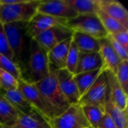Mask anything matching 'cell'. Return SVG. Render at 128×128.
<instances>
[{
  "instance_id": "7402d4cb",
  "label": "cell",
  "mask_w": 128,
  "mask_h": 128,
  "mask_svg": "<svg viewBox=\"0 0 128 128\" xmlns=\"http://www.w3.org/2000/svg\"><path fill=\"white\" fill-rule=\"evenodd\" d=\"M103 70L104 69L102 68L94 70L75 74L74 76L75 82L78 88L80 98L88 91V89L94 83V82L95 81V80L98 78V76H99V74L101 73Z\"/></svg>"
},
{
  "instance_id": "603a6c76",
  "label": "cell",
  "mask_w": 128,
  "mask_h": 128,
  "mask_svg": "<svg viewBox=\"0 0 128 128\" xmlns=\"http://www.w3.org/2000/svg\"><path fill=\"white\" fill-rule=\"evenodd\" d=\"M20 112L0 94V124H16Z\"/></svg>"
},
{
  "instance_id": "30bf717a",
  "label": "cell",
  "mask_w": 128,
  "mask_h": 128,
  "mask_svg": "<svg viewBox=\"0 0 128 128\" xmlns=\"http://www.w3.org/2000/svg\"><path fill=\"white\" fill-rule=\"evenodd\" d=\"M37 12L65 20L74 18L78 15L66 0L41 1L38 6Z\"/></svg>"
},
{
  "instance_id": "d590c367",
  "label": "cell",
  "mask_w": 128,
  "mask_h": 128,
  "mask_svg": "<svg viewBox=\"0 0 128 128\" xmlns=\"http://www.w3.org/2000/svg\"><path fill=\"white\" fill-rule=\"evenodd\" d=\"M91 128V127H89V128Z\"/></svg>"
},
{
  "instance_id": "ac0fdd59",
  "label": "cell",
  "mask_w": 128,
  "mask_h": 128,
  "mask_svg": "<svg viewBox=\"0 0 128 128\" xmlns=\"http://www.w3.org/2000/svg\"><path fill=\"white\" fill-rule=\"evenodd\" d=\"M0 94L21 114L30 112L33 108L18 89L4 90L0 88Z\"/></svg>"
},
{
  "instance_id": "4dcf8cb0",
  "label": "cell",
  "mask_w": 128,
  "mask_h": 128,
  "mask_svg": "<svg viewBox=\"0 0 128 128\" xmlns=\"http://www.w3.org/2000/svg\"><path fill=\"white\" fill-rule=\"evenodd\" d=\"M0 53L8 57L9 59L14 62V55L9 46V44L6 37L4 26L0 22Z\"/></svg>"
},
{
  "instance_id": "4fadbf2b",
  "label": "cell",
  "mask_w": 128,
  "mask_h": 128,
  "mask_svg": "<svg viewBox=\"0 0 128 128\" xmlns=\"http://www.w3.org/2000/svg\"><path fill=\"white\" fill-rule=\"evenodd\" d=\"M99 53L103 62L104 70H110L116 74L118 66L122 61L112 49L107 37L99 39Z\"/></svg>"
},
{
  "instance_id": "d4e9b609",
  "label": "cell",
  "mask_w": 128,
  "mask_h": 128,
  "mask_svg": "<svg viewBox=\"0 0 128 128\" xmlns=\"http://www.w3.org/2000/svg\"><path fill=\"white\" fill-rule=\"evenodd\" d=\"M69 5L78 14H97L100 0H66Z\"/></svg>"
},
{
  "instance_id": "6da1fadb",
  "label": "cell",
  "mask_w": 128,
  "mask_h": 128,
  "mask_svg": "<svg viewBox=\"0 0 128 128\" xmlns=\"http://www.w3.org/2000/svg\"><path fill=\"white\" fill-rule=\"evenodd\" d=\"M27 23L16 22L3 25L14 63L20 70L21 79L25 81H27L28 62L32 40L27 32Z\"/></svg>"
},
{
  "instance_id": "f546056e",
  "label": "cell",
  "mask_w": 128,
  "mask_h": 128,
  "mask_svg": "<svg viewBox=\"0 0 128 128\" xmlns=\"http://www.w3.org/2000/svg\"><path fill=\"white\" fill-rule=\"evenodd\" d=\"M0 88L4 90L18 88V80L8 72L0 69Z\"/></svg>"
},
{
  "instance_id": "5b68a950",
  "label": "cell",
  "mask_w": 128,
  "mask_h": 128,
  "mask_svg": "<svg viewBox=\"0 0 128 128\" xmlns=\"http://www.w3.org/2000/svg\"><path fill=\"white\" fill-rule=\"evenodd\" d=\"M66 26L73 32H81L97 39L104 38L108 35L97 14H78L76 17L68 20Z\"/></svg>"
},
{
  "instance_id": "4316f807",
  "label": "cell",
  "mask_w": 128,
  "mask_h": 128,
  "mask_svg": "<svg viewBox=\"0 0 128 128\" xmlns=\"http://www.w3.org/2000/svg\"><path fill=\"white\" fill-rule=\"evenodd\" d=\"M79 56H80V51L78 50L76 46L73 42V40H71L68 54L65 69L68 70L70 73H71L74 75L75 74L76 66L78 64Z\"/></svg>"
},
{
  "instance_id": "836d02e7",
  "label": "cell",
  "mask_w": 128,
  "mask_h": 128,
  "mask_svg": "<svg viewBox=\"0 0 128 128\" xmlns=\"http://www.w3.org/2000/svg\"><path fill=\"white\" fill-rule=\"evenodd\" d=\"M98 128H117V127L115 124L112 119L111 118V117L110 116V115L105 112Z\"/></svg>"
},
{
  "instance_id": "cb8c5ba5",
  "label": "cell",
  "mask_w": 128,
  "mask_h": 128,
  "mask_svg": "<svg viewBox=\"0 0 128 128\" xmlns=\"http://www.w3.org/2000/svg\"><path fill=\"white\" fill-rule=\"evenodd\" d=\"M81 107L90 127L98 128L101 119L106 112L104 107L94 105H82Z\"/></svg>"
},
{
  "instance_id": "9a60e30c",
  "label": "cell",
  "mask_w": 128,
  "mask_h": 128,
  "mask_svg": "<svg viewBox=\"0 0 128 128\" xmlns=\"http://www.w3.org/2000/svg\"><path fill=\"white\" fill-rule=\"evenodd\" d=\"M105 72L109 85L110 100L120 110H128V94L119 85L116 75L110 70H105Z\"/></svg>"
},
{
  "instance_id": "9c48e42d",
  "label": "cell",
  "mask_w": 128,
  "mask_h": 128,
  "mask_svg": "<svg viewBox=\"0 0 128 128\" xmlns=\"http://www.w3.org/2000/svg\"><path fill=\"white\" fill-rule=\"evenodd\" d=\"M18 89L22 92L32 108L38 110L46 120H48V122L52 118L48 106L34 84L26 82L22 79H19Z\"/></svg>"
},
{
  "instance_id": "8992f818",
  "label": "cell",
  "mask_w": 128,
  "mask_h": 128,
  "mask_svg": "<svg viewBox=\"0 0 128 128\" xmlns=\"http://www.w3.org/2000/svg\"><path fill=\"white\" fill-rule=\"evenodd\" d=\"M51 128H88L82 107L80 104L70 105L62 114L49 120Z\"/></svg>"
},
{
  "instance_id": "83f0119b",
  "label": "cell",
  "mask_w": 128,
  "mask_h": 128,
  "mask_svg": "<svg viewBox=\"0 0 128 128\" xmlns=\"http://www.w3.org/2000/svg\"><path fill=\"white\" fill-rule=\"evenodd\" d=\"M116 79L124 90V92L128 94V60L122 61L117 68L116 74H115Z\"/></svg>"
},
{
  "instance_id": "8fae6325",
  "label": "cell",
  "mask_w": 128,
  "mask_h": 128,
  "mask_svg": "<svg viewBox=\"0 0 128 128\" xmlns=\"http://www.w3.org/2000/svg\"><path fill=\"white\" fill-rule=\"evenodd\" d=\"M68 20L54 17L37 12L27 23V32L32 38H34L43 32L57 25L66 26Z\"/></svg>"
},
{
  "instance_id": "5bb4252c",
  "label": "cell",
  "mask_w": 128,
  "mask_h": 128,
  "mask_svg": "<svg viewBox=\"0 0 128 128\" xmlns=\"http://www.w3.org/2000/svg\"><path fill=\"white\" fill-rule=\"evenodd\" d=\"M99 9L128 28V11L121 2L116 0H100Z\"/></svg>"
},
{
  "instance_id": "7c38bea8",
  "label": "cell",
  "mask_w": 128,
  "mask_h": 128,
  "mask_svg": "<svg viewBox=\"0 0 128 128\" xmlns=\"http://www.w3.org/2000/svg\"><path fill=\"white\" fill-rule=\"evenodd\" d=\"M74 76V74L65 68L58 70L57 71V80L59 88L70 105L79 104L80 99Z\"/></svg>"
},
{
  "instance_id": "2e32d148",
  "label": "cell",
  "mask_w": 128,
  "mask_h": 128,
  "mask_svg": "<svg viewBox=\"0 0 128 128\" xmlns=\"http://www.w3.org/2000/svg\"><path fill=\"white\" fill-rule=\"evenodd\" d=\"M72 37L61 42L47 52L49 64L57 70L64 69Z\"/></svg>"
},
{
  "instance_id": "ba28073f",
  "label": "cell",
  "mask_w": 128,
  "mask_h": 128,
  "mask_svg": "<svg viewBox=\"0 0 128 128\" xmlns=\"http://www.w3.org/2000/svg\"><path fill=\"white\" fill-rule=\"evenodd\" d=\"M73 33L66 26L57 25L43 32L34 39L48 52L61 42L71 38Z\"/></svg>"
},
{
  "instance_id": "d6986e66",
  "label": "cell",
  "mask_w": 128,
  "mask_h": 128,
  "mask_svg": "<svg viewBox=\"0 0 128 128\" xmlns=\"http://www.w3.org/2000/svg\"><path fill=\"white\" fill-rule=\"evenodd\" d=\"M103 68V62L99 52L81 53L80 52L78 64L75 74L88 72Z\"/></svg>"
},
{
  "instance_id": "e575fe53",
  "label": "cell",
  "mask_w": 128,
  "mask_h": 128,
  "mask_svg": "<svg viewBox=\"0 0 128 128\" xmlns=\"http://www.w3.org/2000/svg\"><path fill=\"white\" fill-rule=\"evenodd\" d=\"M0 128H20L16 124H10V125H2L0 124Z\"/></svg>"
},
{
  "instance_id": "3957f363",
  "label": "cell",
  "mask_w": 128,
  "mask_h": 128,
  "mask_svg": "<svg viewBox=\"0 0 128 128\" xmlns=\"http://www.w3.org/2000/svg\"><path fill=\"white\" fill-rule=\"evenodd\" d=\"M50 64L46 51L32 38L28 62L27 81L34 84L43 80L49 73Z\"/></svg>"
},
{
  "instance_id": "277c9868",
  "label": "cell",
  "mask_w": 128,
  "mask_h": 128,
  "mask_svg": "<svg viewBox=\"0 0 128 128\" xmlns=\"http://www.w3.org/2000/svg\"><path fill=\"white\" fill-rule=\"evenodd\" d=\"M40 0H23L12 5H0V22L4 25L16 22H28L37 13Z\"/></svg>"
},
{
  "instance_id": "7a4b0ae2",
  "label": "cell",
  "mask_w": 128,
  "mask_h": 128,
  "mask_svg": "<svg viewBox=\"0 0 128 128\" xmlns=\"http://www.w3.org/2000/svg\"><path fill=\"white\" fill-rule=\"evenodd\" d=\"M58 70L50 64L48 74L34 85L41 94L52 118L62 114L70 105L62 94L57 80Z\"/></svg>"
},
{
  "instance_id": "e0dca14e",
  "label": "cell",
  "mask_w": 128,
  "mask_h": 128,
  "mask_svg": "<svg viewBox=\"0 0 128 128\" xmlns=\"http://www.w3.org/2000/svg\"><path fill=\"white\" fill-rule=\"evenodd\" d=\"M16 124L20 128H51L48 120L34 109L27 114L20 113Z\"/></svg>"
},
{
  "instance_id": "f1b7e54d",
  "label": "cell",
  "mask_w": 128,
  "mask_h": 128,
  "mask_svg": "<svg viewBox=\"0 0 128 128\" xmlns=\"http://www.w3.org/2000/svg\"><path fill=\"white\" fill-rule=\"evenodd\" d=\"M0 69H2L9 74H10L13 76H14L17 80L21 79V73L17 65L8 57L0 53Z\"/></svg>"
},
{
  "instance_id": "52a82bcc",
  "label": "cell",
  "mask_w": 128,
  "mask_h": 128,
  "mask_svg": "<svg viewBox=\"0 0 128 128\" xmlns=\"http://www.w3.org/2000/svg\"><path fill=\"white\" fill-rule=\"evenodd\" d=\"M109 93V85L105 70H102L88 91L80 98L79 104L94 105L104 107Z\"/></svg>"
},
{
  "instance_id": "44dd1931",
  "label": "cell",
  "mask_w": 128,
  "mask_h": 128,
  "mask_svg": "<svg viewBox=\"0 0 128 128\" xmlns=\"http://www.w3.org/2000/svg\"><path fill=\"white\" fill-rule=\"evenodd\" d=\"M105 112L110 115L117 128H128V110H122L117 107L110 100L108 93L104 105Z\"/></svg>"
},
{
  "instance_id": "484cf974",
  "label": "cell",
  "mask_w": 128,
  "mask_h": 128,
  "mask_svg": "<svg viewBox=\"0 0 128 128\" xmlns=\"http://www.w3.org/2000/svg\"><path fill=\"white\" fill-rule=\"evenodd\" d=\"M97 15L100 19L103 26L104 27L108 34H112L120 32L128 31V28H125L119 22H118L112 17L110 16L109 15H107L104 11L100 10V9L97 12Z\"/></svg>"
},
{
  "instance_id": "1f68e13d",
  "label": "cell",
  "mask_w": 128,
  "mask_h": 128,
  "mask_svg": "<svg viewBox=\"0 0 128 128\" xmlns=\"http://www.w3.org/2000/svg\"><path fill=\"white\" fill-rule=\"evenodd\" d=\"M107 38L109 39L110 44L120 58L121 61H127L128 60V50L124 48L122 45L118 44L117 41H116L114 39H112L110 35H107Z\"/></svg>"
},
{
  "instance_id": "d6a6232c",
  "label": "cell",
  "mask_w": 128,
  "mask_h": 128,
  "mask_svg": "<svg viewBox=\"0 0 128 128\" xmlns=\"http://www.w3.org/2000/svg\"><path fill=\"white\" fill-rule=\"evenodd\" d=\"M108 35H110L112 39L128 50V31L120 32Z\"/></svg>"
},
{
  "instance_id": "ffe728a7",
  "label": "cell",
  "mask_w": 128,
  "mask_h": 128,
  "mask_svg": "<svg viewBox=\"0 0 128 128\" xmlns=\"http://www.w3.org/2000/svg\"><path fill=\"white\" fill-rule=\"evenodd\" d=\"M72 40L81 53L99 52V39L81 32H74Z\"/></svg>"
}]
</instances>
